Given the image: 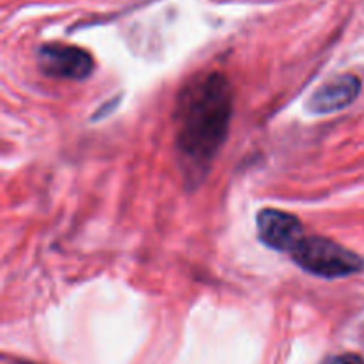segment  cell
Returning a JSON list of instances; mask_svg holds the SVG:
<instances>
[{
	"mask_svg": "<svg viewBox=\"0 0 364 364\" xmlns=\"http://www.w3.org/2000/svg\"><path fill=\"white\" fill-rule=\"evenodd\" d=\"M38 64L48 77L66 80H85L95 70V59L87 50L64 43L39 46Z\"/></svg>",
	"mask_w": 364,
	"mask_h": 364,
	"instance_id": "3",
	"label": "cell"
},
{
	"mask_svg": "<svg viewBox=\"0 0 364 364\" xmlns=\"http://www.w3.org/2000/svg\"><path fill=\"white\" fill-rule=\"evenodd\" d=\"M361 92V80L352 73L338 75L323 82L308 98V110L313 114H333L347 109Z\"/></svg>",
	"mask_w": 364,
	"mask_h": 364,
	"instance_id": "5",
	"label": "cell"
},
{
	"mask_svg": "<svg viewBox=\"0 0 364 364\" xmlns=\"http://www.w3.org/2000/svg\"><path fill=\"white\" fill-rule=\"evenodd\" d=\"M290 258L297 267L322 279H340L359 274L364 259L358 252L323 237H308L291 251Z\"/></svg>",
	"mask_w": 364,
	"mask_h": 364,
	"instance_id": "2",
	"label": "cell"
},
{
	"mask_svg": "<svg viewBox=\"0 0 364 364\" xmlns=\"http://www.w3.org/2000/svg\"><path fill=\"white\" fill-rule=\"evenodd\" d=\"M322 364H364V359L358 354H340L331 355Z\"/></svg>",
	"mask_w": 364,
	"mask_h": 364,
	"instance_id": "6",
	"label": "cell"
},
{
	"mask_svg": "<svg viewBox=\"0 0 364 364\" xmlns=\"http://www.w3.org/2000/svg\"><path fill=\"white\" fill-rule=\"evenodd\" d=\"M233 116L231 84L219 71L183 85L174 110L176 149L191 180H201L224 146Z\"/></svg>",
	"mask_w": 364,
	"mask_h": 364,
	"instance_id": "1",
	"label": "cell"
},
{
	"mask_svg": "<svg viewBox=\"0 0 364 364\" xmlns=\"http://www.w3.org/2000/svg\"><path fill=\"white\" fill-rule=\"evenodd\" d=\"M256 231L262 244L277 252L291 255L295 247L306 238V230L301 219L294 213L265 208L256 217Z\"/></svg>",
	"mask_w": 364,
	"mask_h": 364,
	"instance_id": "4",
	"label": "cell"
}]
</instances>
